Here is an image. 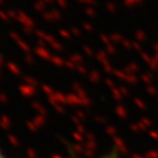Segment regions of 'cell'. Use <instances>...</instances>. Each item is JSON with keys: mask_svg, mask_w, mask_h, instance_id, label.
Masks as SVG:
<instances>
[{"mask_svg": "<svg viewBox=\"0 0 158 158\" xmlns=\"http://www.w3.org/2000/svg\"><path fill=\"white\" fill-rule=\"evenodd\" d=\"M118 156H120L118 151L116 149H114V150H111V151H109V152H107L103 156H100L97 158H118Z\"/></svg>", "mask_w": 158, "mask_h": 158, "instance_id": "6da1fadb", "label": "cell"}, {"mask_svg": "<svg viewBox=\"0 0 158 158\" xmlns=\"http://www.w3.org/2000/svg\"><path fill=\"white\" fill-rule=\"evenodd\" d=\"M0 158H7V157H6V156H5V155H4L1 151H0Z\"/></svg>", "mask_w": 158, "mask_h": 158, "instance_id": "7a4b0ae2", "label": "cell"}]
</instances>
